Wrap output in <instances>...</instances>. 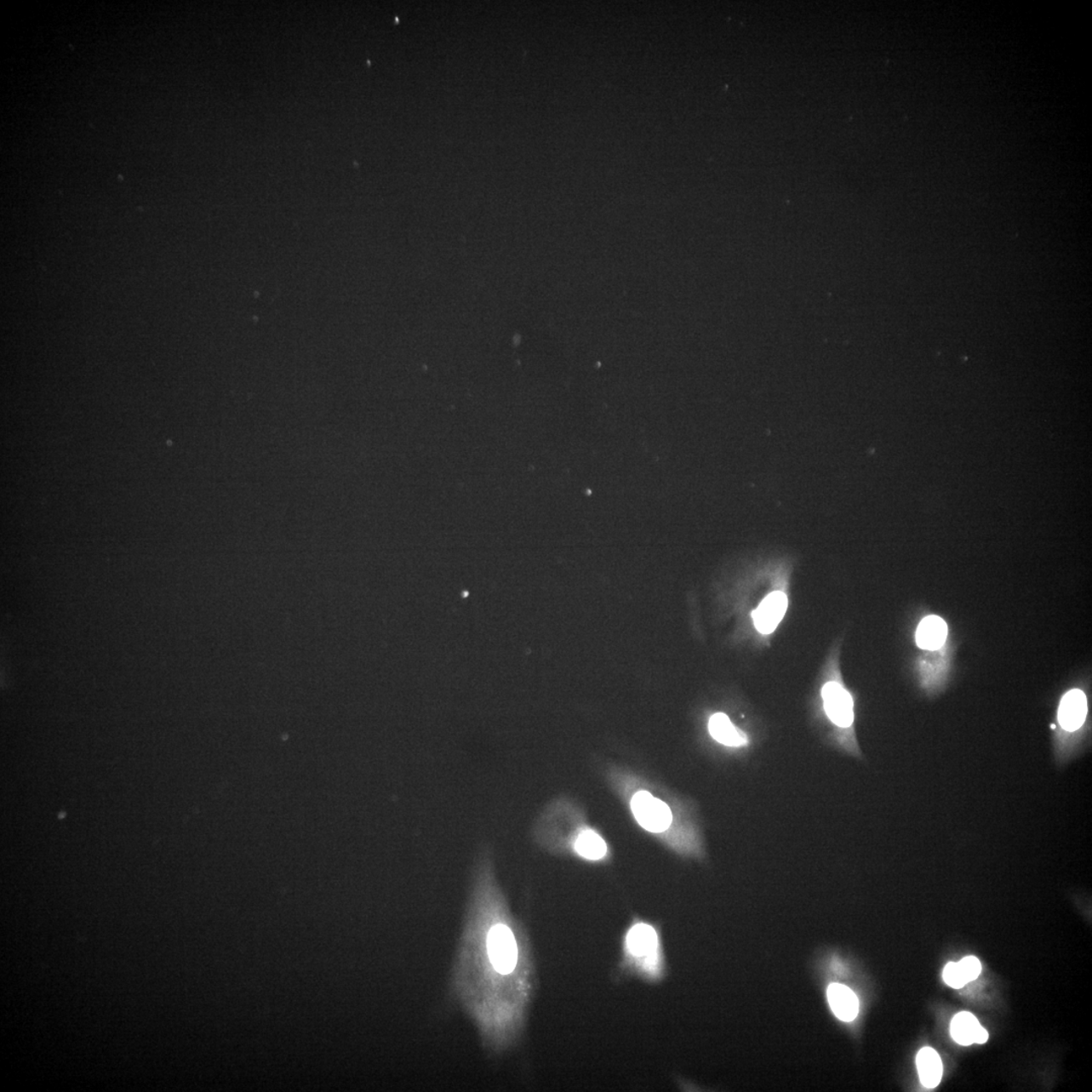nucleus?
I'll use <instances>...</instances> for the list:
<instances>
[{"mask_svg": "<svg viewBox=\"0 0 1092 1092\" xmlns=\"http://www.w3.org/2000/svg\"><path fill=\"white\" fill-rule=\"evenodd\" d=\"M626 950L633 959L642 960L640 968L649 976H658L661 971V954L659 938L652 925L637 923L626 935Z\"/></svg>", "mask_w": 1092, "mask_h": 1092, "instance_id": "nucleus-1", "label": "nucleus"}, {"mask_svg": "<svg viewBox=\"0 0 1092 1092\" xmlns=\"http://www.w3.org/2000/svg\"><path fill=\"white\" fill-rule=\"evenodd\" d=\"M632 810L638 824L649 832H663L672 825L670 807L648 791H640L633 796Z\"/></svg>", "mask_w": 1092, "mask_h": 1092, "instance_id": "nucleus-2", "label": "nucleus"}, {"mask_svg": "<svg viewBox=\"0 0 1092 1092\" xmlns=\"http://www.w3.org/2000/svg\"><path fill=\"white\" fill-rule=\"evenodd\" d=\"M487 948L495 969L502 975L515 969L518 960L517 943L507 925H494L488 935Z\"/></svg>", "mask_w": 1092, "mask_h": 1092, "instance_id": "nucleus-3", "label": "nucleus"}, {"mask_svg": "<svg viewBox=\"0 0 1092 1092\" xmlns=\"http://www.w3.org/2000/svg\"><path fill=\"white\" fill-rule=\"evenodd\" d=\"M1089 717V700L1080 689L1068 691L1060 701L1057 722L1063 734L1072 740V735L1083 729Z\"/></svg>", "mask_w": 1092, "mask_h": 1092, "instance_id": "nucleus-4", "label": "nucleus"}, {"mask_svg": "<svg viewBox=\"0 0 1092 1092\" xmlns=\"http://www.w3.org/2000/svg\"><path fill=\"white\" fill-rule=\"evenodd\" d=\"M822 699L828 718L838 728L848 729L854 723V701L844 688L836 682H830L822 688Z\"/></svg>", "mask_w": 1092, "mask_h": 1092, "instance_id": "nucleus-5", "label": "nucleus"}, {"mask_svg": "<svg viewBox=\"0 0 1092 1092\" xmlns=\"http://www.w3.org/2000/svg\"><path fill=\"white\" fill-rule=\"evenodd\" d=\"M787 607V596L782 592H773L768 595L752 613L758 632L763 634L772 633L783 620Z\"/></svg>", "mask_w": 1092, "mask_h": 1092, "instance_id": "nucleus-6", "label": "nucleus"}, {"mask_svg": "<svg viewBox=\"0 0 1092 1092\" xmlns=\"http://www.w3.org/2000/svg\"><path fill=\"white\" fill-rule=\"evenodd\" d=\"M951 1036L962 1046H970L972 1043H986L988 1040V1032L979 1023L975 1015L967 1011L956 1015L952 1021L950 1026Z\"/></svg>", "mask_w": 1092, "mask_h": 1092, "instance_id": "nucleus-7", "label": "nucleus"}, {"mask_svg": "<svg viewBox=\"0 0 1092 1092\" xmlns=\"http://www.w3.org/2000/svg\"><path fill=\"white\" fill-rule=\"evenodd\" d=\"M827 999L838 1019L852 1021L857 1018L859 1000L849 987L838 983L831 984L827 988Z\"/></svg>", "mask_w": 1092, "mask_h": 1092, "instance_id": "nucleus-8", "label": "nucleus"}, {"mask_svg": "<svg viewBox=\"0 0 1092 1092\" xmlns=\"http://www.w3.org/2000/svg\"><path fill=\"white\" fill-rule=\"evenodd\" d=\"M948 637V626L937 615L923 618L918 627L917 643L919 648L927 650L939 649Z\"/></svg>", "mask_w": 1092, "mask_h": 1092, "instance_id": "nucleus-9", "label": "nucleus"}, {"mask_svg": "<svg viewBox=\"0 0 1092 1092\" xmlns=\"http://www.w3.org/2000/svg\"><path fill=\"white\" fill-rule=\"evenodd\" d=\"M917 1066L923 1085L927 1089H935L943 1078V1063L937 1051L933 1048L924 1047L917 1056Z\"/></svg>", "mask_w": 1092, "mask_h": 1092, "instance_id": "nucleus-10", "label": "nucleus"}, {"mask_svg": "<svg viewBox=\"0 0 1092 1092\" xmlns=\"http://www.w3.org/2000/svg\"><path fill=\"white\" fill-rule=\"evenodd\" d=\"M709 733L715 740L728 746H741L747 744L746 736L731 723L729 717L723 713L712 715L708 724Z\"/></svg>", "mask_w": 1092, "mask_h": 1092, "instance_id": "nucleus-11", "label": "nucleus"}, {"mask_svg": "<svg viewBox=\"0 0 1092 1092\" xmlns=\"http://www.w3.org/2000/svg\"><path fill=\"white\" fill-rule=\"evenodd\" d=\"M574 847L580 856L588 860H600L607 853V846L603 838L590 830H585L579 833Z\"/></svg>", "mask_w": 1092, "mask_h": 1092, "instance_id": "nucleus-12", "label": "nucleus"}, {"mask_svg": "<svg viewBox=\"0 0 1092 1092\" xmlns=\"http://www.w3.org/2000/svg\"><path fill=\"white\" fill-rule=\"evenodd\" d=\"M943 978L949 986L955 989H960L968 983L964 975H963L959 963L951 962L946 964L943 972Z\"/></svg>", "mask_w": 1092, "mask_h": 1092, "instance_id": "nucleus-13", "label": "nucleus"}, {"mask_svg": "<svg viewBox=\"0 0 1092 1092\" xmlns=\"http://www.w3.org/2000/svg\"><path fill=\"white\" fill-rule=\"evenodd\" d=\"M959 966L964 975L967 982L975 981L981 975L982 966L981 961L976 957H965L959 962Z\"/></svg>", "mask_w": 1092, "mask_h": 1092, "instance_id": "nucleus-14", "label": "nucleus"}, {"mask_svg": "<svg viewBox=\"0 0 1092 1092\" xmlns=\"http://www.w3.org/2000/svg\"><path fill=\"white\" fill-rule=\"evenodd\" d=\"M832 966L833 969H835L836 971H838V970H841V971H842V970H843L842 965H841V964H840V963H838L837 960H835V961H833V962H832Z\"/></svg>", "mask_w": 1092, "mask_h": 1092, "instance_id": "nucleus-15", "label": "nucleus"}]
</instances>
